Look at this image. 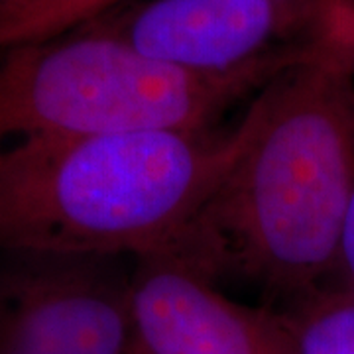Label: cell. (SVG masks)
I'll use <instances>...</instances> for the list:
<instances>
[{
    "label": "cell",
    "instance_id": "cell-8",
    "mask_svg": "<svg viewBox=\"0 0 354 354\" xmlns=\"http://www.w3.org/2000/svg\"><path fill=\"white\" fill-rule=\"evenodd\" d=\"M124 0H2L0 48L38 44L114 12Z\"/></svg>",
    "mask_w": 354,
    "mask_h": 354
},
{
    "label": "cell",
    "instance_id": "cell-10",
    "mask_svg": "<svg viewBox=\"0 0 354 354\" xmlns=\"http://www.w3.org/2000/svg\"><path fill=\"white\" fill-rule=\"evenodd\" d=\"M337 283L354 293V199L348 211L346 227L342 234L341 266H339V279Z\"/></svg>",
    "mask_w": 354,
    "mask_h": 354
},
{
    "label": "cell",
    "instance_id": "cell-11",
    "mask_svg": "<svg viewBox=\"0 0 354 354\" xmlns=\"http://www.w3.org/2000/svg\"><path fill=\"white\" fill-rule=\"evenodd\" d=\"M0 2H2V0H0Z\"/></svg>",
    "mask_w": 354,
    "mask_h": 354
},
{
    "label": "cell",
    "instance_id": "cell-6",
    "mask_svg": "<svg viewBox=\"0 0 354 354\" xmlns=\"http://www.w3.org/2000/svg\"><path fill=\"white\" fill-rule=\"evenodd\" d=\"M138 354H295L278 309L232 299L165 254L134 260Z\"/></svg>",
    "mask_w": 354,
    "mask_h": 354
},
{
    "label": "cell",
    "instance_id": "cell-3",
    "mask_svg": "<svg viewBox=\"0 0 354 354\" xmlns=\"http://www.w3.org/2000/svg\"><path fill=\"white\" fill-rule=\"evenodd\" d=\"M293 44L248 69L203 75L142 55L87 24L0 48V146L127 132H209L309 51Z\"/></svg>",
    "mask_w": 354,
    "mask_h": 354
},
{
    "label": "cell",
    "instance_id": "cell-1",
    "mask_svg": "<svg viewBox=\"0 0 354 354\" xmlns=\"http://www.w3.org/2000/svg\"><path fill=\"white\" fill-rule=\"evenodd\" d=\"M246 118L234 164L156 254L279 307L339 279L354 199V73L311 39L254 95Z\"/></svg>",
    "mask_w": 354,
    "mask_h": 354
},
{
    "label": "cell",
    "instance_id": "cell-4",
    "mask_svg": "<svg viewBox=\"0 0 354 354\" xmlns=\"http://www.w3.org/2000/svg\"><path fill=\"white\" fill-rule=\"evenodd\" d=\"M134 260L0 250V354H138Z\"/></svg>",
    "mask_w": 354,
    "mask_h": 354
},
{
    "label": "cell",
    "instance_id": "cell-9",
    "mask_svg": "<svg viewBox=\"0 0 354 354\" xmlns=\"http://www.w3.org/2000/svg\"><path fill=\"white\" fill-rule=\"evenodd\" d=\"M309 39L339 57L354 73V0H319Z\"/></svg>",
    "mask_w": 354,
    "mask_h": 354
},
{
    "label": "cell",
    "instance_id": "cell-7",
    "mask_svg": "<svg viewBox=\"0 0 354 354\" xmlns=\"http://www.w3.org/2000/svg\"><path fill=\"white\" fill-rule=\"evenodd\" d=\"M295 354H354V293L339 283L274 307Z\"/></svg>",
    "mask_w": 354,
    "mask_h": 354
},
{
    "label": "cell",
    "instance_id": "cell-2",
    "mask_svg": "<svg viewBox=\"0 0 354 354\" xmlns=\"http://www.w3.org/2000/svg\"><path fill=\"white\" fill-rule=\"evenodd\" d=\"M248 138L127 132L0 146V250L148 256L165 250Z\"/></svg>",
    "mask_w": 354,
    "mask_h": 354
},
{
    "label": "cell",
    "instance_id": "cell-5",
    "mask_svg": "<svg viewBox=\"0 0 354 354\" xmlns=\"http://www.w3.org/2000/svg\"><path fill=\"white\" fill-rule=\"evenodd\" d=\"M319 0H150L91 22L142 55L203 75L248 69L307 41Z\"/></svg>",
    "mask_w": 354,
    "mask_h": 354
}]
</instances>
